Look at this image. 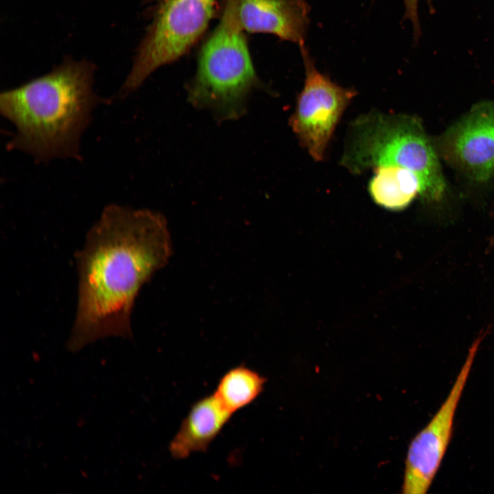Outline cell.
Instances as JSON below:
<instances>
[{
  "label": "cell",
  "instance_id": "obj_1",
  "mask_svg": "<svg viewBox=\"0 0 494 494\" xmlns=\"http://www.w3.org/2000/svg\"><path fill=\"white\" fill-rule=\"evenodd\" d=\"M172 252L163 215L106 205L75 253L78 299L67 349L78 351L108 337L131 339L139 292L166 265Z\"/></svg>",
  "mask_w": 494,
  "mask_h": 494
},
{
  "label": "cell",
  "instance_id": "obj_2",
  "mask_svg": "<svg viewBox=\"0 0 494 494\" xmlns=\"http://www.w3.org/2000/svg\"><path fill=\"white\" fill-rule=\"evenodd\" d=\"M95 67L71 58L49 73L2 92L0 112L15 127L10 150L38 163L79 159L80 143L102 102L93 89Z\"/></svg>",
  "mask_w": 494,
  "mask_h": 494
},
{
  "label": "cell",
  "instance_id": "obj_3",
  "mask_svg": "<svg viewBox=\"0 0 494 494\" xmlns=\"http://www.w3.org/2000/svg\"><path fill=\"white\" fill-rule=\"evenodd\" d=\"M341 165L360 174L380 166H398L412 172L421 185L420 196L440 201L446 191L438 156L417 118L371 112L358 117L350 132Z\"/></svg>",
  "mask_w": 494,
  "mask_h": 494
},
{
  "label": "cell",
  "instance_id": "obj_4",
  "mask_svg": "<svg viewBox=\"0 0 494 494\" xmlns=\"http://www.w3.org/2000/svg\"><path fill=\"white\" fill-rule=\"evenodd\" d=\"M220 19L200 49L196 73L187 85V99L218 121L235 120L245 114L249 95L261 83L231 0Z\"/></svg>",
  "mask_w": 494,
  "mask_h": 494
},
{
  "label": "cell",
  "instance_id": "obj_5",
  "mask_svg": "<svg viewBox=\"0 0 494 494\" xmlns=\"http://www.w3.org/2000/svg\"><path fill=\"white\" fill-rule=\"evenodd\" d=\"M151 23L140 43L120 94L137 90L157 69L186 54L228 0H147Z\"/></svg>",
  "mask_w": 494,
  "mask_h": 494
},
{
  "label": "cell",
  "instance_id": "obj_6",
  "mask_svg": "<svg viewBox=\"0 0 494 494\" xmlns=\"http://www.w3.org/2000/svg\"><path fill=\"white\" fill-rule=\"evenodd\" d=\"M299 49L305 78L289 122L301 146L314 160L320 161L342 115L357 91L338 84L318 70L305 45Z\"/></svg>",
  "mask_w": 494,
  "mask_h": 494
},
{
  "label": "cell",
  "instance_id": "obj_7",
  "mask_svg": "<svg viewBox=\"0 0 494 494\" xmlns=\"http://www.w3.org/2000/svg\"><path fill=\"white\" fill-rule=\"evenodd\" d=\"M482 331L470 347L464 364L438 410L412 440L408 449L402 493L424 494L429 490L450 443L454 416L480 344Z\"/></svg>",
  "mask_w": 494,
  "mask_h": 494
},
{
  "label": "cell",
  "instance_id": "obj_8",
  "mask_svg": "<svg viewBox=\"0 0 494 494\" xmlns=\"http://www.w3.org/2000/svg\"><path fill=\"white\" fill-rule=\"evenodd\" d=\"M436 145L446 161L472 180H489L494 175V101L473 106Z\"/></svg>",
  "mask_w": 494,
  "mask_h": 494
},
{
  "label": "cell",
  "instance_id": "obj_9",
  "mask_svg": "<svg viewBox=\"0 0 494 494\" xmlns=\"http://www.w3.org/2000/svg\"><path fill=\"white\" fill-rule=\"evenodd\" d=\"M246 32L273 34L298 47L305 45L310 19L306 0H231Z\"/></svg>",
  "mask_w": 494,
  "mask_h": 494
},
{
  "label": "cell",
  "instance_id": "obj_10",
  "mask_svg": "<svg viewBox=\"0 0 494 494\" xmlns=\"http://www.w3.org/2000/svg\"><path fill=\"white\" fill-rule=\"evenodd\" d=\"M232 416L213 393L198 399L170 441L172 457L180 460L196 452L206 451Z\"/></svg>",
  "mask_w": 494,
  "mask_h": 494
},
{
  "label": "cell",
  "instance_id": "obj_11",
  "mask_svg": "<svg viewBox=\"0 0 494 494\" xmlns=\"http://www.w3.org/2000/svg\"><path fill=\"white\" fill-rule=\"evenodd\" d=\"M373 170L374 175L368 183V191L379 205L400 210L420 196V182L412 172L398 166H380Z\"/></svg>",
  "mask_w": 494,
  "mask_h": 494
},
{
  "label": "cell",
  "instance_id": "obj_12",
  "mask_svg": "<svg viewBox=\"0 0 494 494\" xmlns=\"http://www.w3.org/2000/svg\"><path fill=\"white\" fill-rule=\"evenodd\" d=\"M266 378L244 365L228 370L213 392L233 414L252 403L263 391Z\"/></svg>",
  "mask_w": 494,
  "mask_h": 494
},
{
  "label": "cell",
  "instance_id": "obj_13",
  "mask_svg": "<svg viewBox=\"0 0 494 494\" xmlns=\"http://www.w3.org/2000/svg\"><path fill=\"white\" fill-rule=\"evenodd\" d=\"M405 7L403 20H410L413 27L414 40L417 42L421 35L419 14L418 3L420 0H403ZM431 13L434 12L432 0H426Z\"/></svg>",
  "mask_w": 494,
  "mask_h": 494
},
{
  "label": "cell",
  "instance_id": "obj_14",
  "mask_svg": "<svg viewBox=\"0 0 494 494\" xmlns=\"http://www.w3.org/2000/svg\"><path fill=\"white\" fill-rule=\"evenodd\" d=\"M492 214H493V215L494 216V207H493V211ZM493 246H494V235L492 236V237L489 239V244L488 248H492Z\"/></svg>",
  "mask_w": 494,
  "mask_h": 494
}]
</instances>
